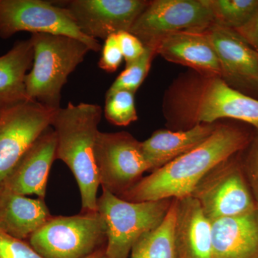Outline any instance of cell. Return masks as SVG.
Wrapping results in <instances>:
<instances>
[{
    "mask_svg": "<svg viewBox=\"0 0 258 258\" xmlns=\"http://www.w3.org/2000/svg\"><path fill=\"white\" fill-rule=\"evenodd\" d=\"M252 136L240 125L217 124L203 143L142 177L119 198L141 203L191 196L199 183L214 168L244 152Z\"/></svg>",
    "mask_w": 258,
    "mask_h": 258,
    "instance_id": "obj_1",
    "label": "cell"
},
{
    "mask_svg": "<svg viewBox=\"0 0 258 258\" xmlns=\"http://www.w3.org/2000/svg\"><path fill=\"white\" fill-rule=\"evenodd\" d=\"M163 111L167 123L179 130L229 118L258 130V99L231 87L218 76L193 71L171 84Z\"/></svg>",
    "mask_w": 258,
    "mask_h": 258,
    "instance_id": "obj_2",
    "label": "cell"
},
{
    "mask_svg": "<svg viewBox=\"0 0 258 258\" xmlns=\"http://www.w3.org/2000/svg\"><path fill=\"white\" fill-rule=\"evenodd\" d=\"M101 107L91 103L74 104L56 110L51 126L57 138L56 159L72 171L81 193L82 211L97 212L99 179L94 147L99 133Z\"/></svg>",
    "mask_w": 258,
    "mask_h": 258,
    "instance_id": "obj_3",
    "label": "cell"
},
{
    "mask_svg": "<svg viewBox=\"0 0 258 258\" xmlns=\"http://www.w3.org/2000/svg\"><path fill=\"white\" fill-rule=\"evenodd\" d=\"M30 39L34 57L31 71L25 77L27 97L29 101L58 109L62 88L91 49L66 35L34 33Z\"/></svg>",
    "mask_w": 258,
    "mask_h": 258,
    "instance_id": "obj_4",
    "label": "cell"
},
{
    "mask_svg": "<svg viewBox=\"0 0 258 258\" xmlns=\"http://www.w3.org/2000/svg\"><path fill=\"white\" fill-rule=\"evenodd\" d=\"M171 202L133 203L102 189L97 211L106 225L107 258H128L137 241L162 222Z\"/></svg>",
    "mask_w": 258,
    "mask_h": 258,
    "instance_id": "obj_5",
    "label": "cell"
},
{
    "mask_svg": "<svg viewBox=\"0 0 258 258\" xmlns=\"http://www.w3.org/2000/svg\"><path fill=\"white\" fill-rule=\"evenodd\" d=\"M28 243L43 258H86L106 247V225L98 211L52 216Z\"/></svg>",
    "mask_w": 258,
    "mask_h": 258,
    "instance_id": "obj_6",
    "label": "cell"
},
{
    "mask_svg": "<svg viewBox=\"0 0 258 258\" xmlns=\"http://www.w3.org/2000/svg\"><path fill=\"white\" fill-rule=\"evenodd\" d=\"M241 153L214 168L191 195L211 222L242 215L258 207L244 175Z\"/></svg>",
    "mask_w": 258,
    "mask_h": 258,
    "instance_id": "obj_7",
    "label": "cell"
},
{
    "mask_svg": "<svg viewBox=\"0 0 258 258\" xmlns=\"http://www.w3.org/2000/svg\"><path fill=\"white\" fill-rule=\"evenodd\" d=\"M20 32L66 35L84 42L91 51L101 48L98 40L80 30L60 5L42 0H0V37L8 39Z\"/></svg>",
    "mask_w": 258,
    "mask_h": 258,
    "instance_id": "obj_8",
    "label": "cell"
},
{
    "mask_svg": "<svg viewBox=\"0 0 258 258\" xmlns=\"http://www.w3.org/2000/svg\"><path fill=\"white\" fill-rule=\"evenodd\" d=\"M215 23L209 0L149 1L131 28L144 46L180 32H205Z\"/></svg>",
    "mask_w": 258,
    "mask_h": 258,
    "instance_id": "obj_9",
    "label": "cell"
},
{
    "mask_svg": "<svg viewBox=\"0 0 258 258\" xmlns=\"http://www.w3.org/2000/svg\"><path fill=\"white\" fill-rule=\"evenodd\" d=\"M95 162L102 189L120 197L150 171L142 142L127 132L97 136Z\"/></svg>",
    "mask_w": 258,
    "mask_h": 258,
    "instance_id": "obj_10",
    "label": "cell"
},
{
    "mask_svg": "<svg viewBox=\"0 0 258 258\" xmlns=\"http://www.w3.org/2000/svg\"><path fill=\"white\" fill-rule=\"evenodd\" d=\"M55 111L32 101L0 111V186L29 148L51 126Z\"/></svg>",
    "mask_w": 258,
    "mask_h": 258,
    "instance_id": "obj_11",
    "label": "cell"
},
{
    "mask_svg": "<svg viewBox=\"0 0 258 258\" xmlns=\"http://www.w3.org/2000/svg\"><path fill=\"white\" fill-rule=\"evenodd\" d=\"M75 23L91 38L106 40L113 34L129 32L147 8L146 0H71L62 2Z\"/></svg>",
    "mask_w": 258,
    "mask_h": 258,
    "instance_id": "obj_12",
    "label": "cell"
},
{
    "mask_svg": "<svg viewBox=\"0 0 258 258\" xmlns=\"http://www.w3.org/2000/svg\"><path fill=\"white\" fill-rule=\"evenodd\" d=\"M205 32L220 62L222 79L231 87L257 98L258 52L233 29L214 23Z\"/></svg>",
    "mask_w": 258,
    "mask_h": 258,
    "instance_id": "obj_13",
    "label": "cell"
},
{
    "mask_svg": "<svg viewBox=\"0 0 258 258\" xmlns=\"http://www.w3.org/2000/svg\"><path fill=\"white\" fill-rule=\"evenodd\" d=\"M56 148L55 132L50 126L23 154L0 189L23 196L35 195L45 199L49 173L56 159Z\"/></svg>",
    "mask_w": 258,
    "mask_h": 258,
    "instance_id": "obj_14",
    "label": "cell"
},
{
    "mask_svg": "<svg viewBox=\"0 0 258 258\" xmlns=\"http://www.w3.org/2000/svg\"><path fill=\"white\" fill-rule=\"evenodd\" d=\"M176 258H212V222L192 196L176 200Z\"/></svg>",
    "mask_w": 258,
    "mask_h": 258,
    "instance_id": "obj_15",
    "label": "cell"
},
{
    "mask_svg": "<svg viewBox=\"0 0 258 258\" xmlns=\"http://www.w3.org/2000/svg\"><path fill=\"white\" fill-rule=\"evenodd\" d=\"M153 48L157 55L200 74L222 77L216 53L206 32H180L162 37Z\"/></svg>",
    "mask_w": 258,
    "mask_h": 258,
    "instance_id": "obj_16",
    "label": "cell"
},
{
    "mask_svg": "<svg viewBox=\"0 0 258 258\" xmlns=\"http://www.w3.org/2000/svg\"><path fill=\"white\" fill-rule=\"evenodd\" d=\"M211 222L212 258H258V207Z\"/></svg>",
    "mask_w": 258,
    "mask_h": 258,
    "instance_id": "obj_17",
    "label": "cell"
},
{
    "mask_svg": "<svg viewBox=\"0 0 258 258\" xmlns=\"http://www.w3.org/2000/svg\"><path fill=\"white\" fill-rule=\"evenodd\" d=\"M218 123H202L188 129H159L142 142L150 171H154L192 150L213 133Z\"/></svg>",
    "mask_w": 258,
    "mask_h": 258,
    "instance_id": "obj_18",
    "label": "cell"
},
{
    "mask_svg": "<svg viewBox=\"0 0 258 258\" xmlns=\"http://www.w3.org/2000/svg\"><path fill=\"white\" fill-rule=\"evenodd\" d=\"M52 217L44 199L0 189V230L25 240Z\"/></svg>",
    "mask_w": 258,
    "mask_h": 258,
    "instance_id": "obj_19",
    "label": "cell"
},
{
    "mask_svg": "<svg viewBox=\"0 0 258 258\" xmlns=\"http://www.w3.org/2000/svg\"><path fill=\"white\" fill-rule=\"evenodd\" d=\"M31 40L17 42L0 57V111L28 101L25 77L33 63Z\"/></svg>",
    "mask_w": 258,
    "mask_h": 258,
    "instance_id": "obj_20",
    "label": "cell"
},
{
    "mask_svg": "<svg viewBox=\"0 0 258 258\" xmlns=\"http://www.w3.org/2000/svg\"><path fill=\"white\" fill-rule=\"evenodd\" d=\"M176 200L174 199L162 222L157 228L147 232L137 241L128 258H176Z\"/></svg>",
    "mask_w": 258,
    "mask_h": 258,
    "instance_id": "obj_21",
    "label": "cell"
},
{
    "mask_svg": "<svg viewBox=\"0 0 258 258\" xmlns=\"http://www.w3.org/2000/svg\"><path fill=\"white\" fill-rule=\"evenodd\" d=\"M215 23L236 29L245 25L258 11V0H209Z\"/></svg>",
    "mask_w": 258,
    "mask_h": 258,
    "instance_id": "obj_22",
    "label": "cell"
},
{
    "mask_svg": "<svg viewBox=\"0 0 258 258\" xmlns=\"http://www.w3.org/2000/svg\"><path fill=\"white\" fill-rule=\"evenodd\" d=\"M157 55L153 47L145 46L143 55L137 60L126 64L125 69L115 80L107 93L125 90L135 93L147 77L153 59Z\"/></svg>",
    "mask_w": 258,
    "mask_h": 258,
    "instance_id": "obj_23",
    "label": "cell"
},
{
    "mask_svg": "<svg viewBox=\"0 0 258 258\" xmlns=\"http://www.w3.org/2000/svg\"><path fill=\"white\" fill-rule=\"evenodd\" d=\"M134 94L125 90L106 93L104 115L107 120L118 126H126L138 120Z\"/></svg>",
    "mask_w": 258,
    "mask_h": 258,
    "instance_id": "obj_24",
    "label": "cell"
},
{
    "mask_svg": "<svg viewBox=\"0 0 258 258\" xmlns=\"http://www.w3.org/2000/svg\"><path fill=\"white\" fill-rule=\"evenodd\" d=\"M242 158L244 175L258 205V130L254 131L248 147Z\"/></svg>",
    "mask_w": 258,
    "mask_h": 258,
    "instance_id": "obj_25",
    "label": "cell"
},
{
    "mask_svg": "<svg viewBox=\"0 0 258 258\" xmlns=\"http://www.w3.org/2000/svg\"><path fill=\"white\" fill-rule=\"evenodd\" d=\"M0 258H43L28 242L0 230Z\"/></svg>",
    "mask_w": 258,
    "mask_h": 258,
    "instance_id": "obj_26",
    "label": "cell"
},
{
    "mask_svg": "<svg viewBox=\"0 0 258 258\" xmlns=\"http://www.w3.org/2000/svg\"><path fill=\"white\" fill-rule=\"evenodd\" d=\"M123 60L117 34L110 35L105 40L98 67L107 73L115 72Z\"/></svg>",
    "mask_w": 258,
    "mask_h": 258,
    "instance_id": "obj_27",
    "label": "cell"
},
{
    "mask_svg": "<svg viewBox=\"0 0 258 258\" xmlns=\"http://www.w3.org/2000/svg\"><path fill=\"white\" fill-rule=\"evenodd\" d=\"M117 37L125 63H131L143 55L145 46L133 34L130 32H121L117 34Z\"/></svg>",
    "mask_w": 258,
    "mask_h": 258,
    "instance_id": "obj_28",
    "label": "cell"
},
{
    "mask_svg": "<svg viewBox=\"0 0 258 258\" xmlns=\"http://www.w3.org/2000/svg\"><path fill=\"white\" fill-rule=\"evenodd\" d=\"M235 30L258 52V11L245 25Z\"/></svg>",
    "mask_w": 258,
    "mask_h": 258,
    "instance_id": "obj_29",
    "label": "cell"
},
{
    "mask_svg": "<svg viewBox=\"0 0 258 258\" xmlns=\"http://www.w3.org/2000/svg\"><path fill=\"white\" fill-rule=\"evenodd\" d=\"M86 258H107L106 252H105V247L98 249L96 252L90 254L89 256Z\"/></svg>",
    "mask_w": 258,
    "mask_h": 258,
    "instance_id": "obj_30",
    "label": "cell"
}]
</instances>
